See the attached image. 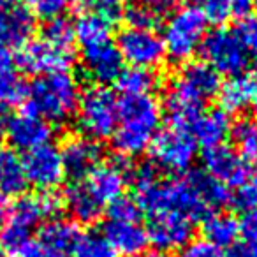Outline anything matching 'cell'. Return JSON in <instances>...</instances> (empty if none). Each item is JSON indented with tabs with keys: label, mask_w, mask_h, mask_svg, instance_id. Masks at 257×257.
<instances>
[{
	"label": "cell",
	"mask_w": 257,
	"mask_h": 257,
	"mask_svg": "<svg viewBox=\"0 0 257 257\" xmlns=\"http://www.w3.org/2000/svg\"><path fill=\"white\" fill-rule=\"evenodd\" d=\"M74 6V0H25V9L34 18L50 20L60 18L69 8Z\"/></svg>",
	"instance_id": "34"
},
{
	"label": "cell",
	"mask_w": 257,
	"mask_h": 257,
	"mask_svg": "<svg viewBox=\"0 0 257 257\" xmlns=\"http://www.w3.org/2000/svg\"><path fill=\"white\" fill-rule=\"evenodd\" d=\"M201 53L211 69H215L218 74L231 76V78L245 74L246 67L250 65V58L236 30L225 29V27L206 34L201 44Z\"/></svg>",
	"instance_id": "8"
},
{
	"label": "cell",
	"mask_w": 257,
	"mask_h": 257,
	"mask_svg": "<svg viewBox=\"0 0 257 257\" xmlns=\"http://www.w3.org/2000/svg\"><path fill=\"white\" fill-rule=\"evenodd\" d=\"M236 34H238L250 62L257 64V18L241 20L239 27L236 29Z\"/></svg>",
	"instance_id": "35"
},
{
	"label": "cell",
	"mask_w": 257,
	"mask_h": 257,
	"mask_svg": "<svg viewBox=\"0 0 257 257\" xmlns=\"http://www.w3.org/2000/svg\"><path fill=\"white\" fill-rule=\"evenodd\" d=\"M204 239L215 245L217 248H229L238 239V220L232 215L213 211L203 218Z\"/></svg>",
	"instance_id": "27"
},
{
	"label": "cell",
	"mask_w": 257,
	"mask_h": 257,
	"mask_svg": "<svg viewBox=\"0 0 257 257\" xmlns=\"http://www.w3.org/2000/svg\"><path fill=\"white\" fill-rule=\"evenodd\" d=\"M88 194L106 210L109 204L123 197L127 189V173L120 164H99L81 178Z\"/></svg>",
	"instance_id": "15"
},
{
	"label": "cell",
	"mask_w": 257,
	"mask_h": 257,
	"mask_svg": "<svg viewBox=\"0 0 257 257\" xmlns=\"http://www.w3.org/2000/svg\"><path fill=\"white\" fill-rule=\"evenodd\" d=\"M64 204L71 217L81 224H93L104 215V208L85 189L81 180H76L64 192Z\"/></svg>",
	"instance_id": "23"
},
{
	"label": "cell",
	"mask_w": 257,
	"mask_h": 257,
	"mask_svg": "<svg viewBox=\"0 0 257 257\" xmlns=\"http://www.w3.org/2000/svg\"><path fill=\"white\" fill-rule=\"evenodd\" d=\"M204 171L225 187H239L245 183L246 164L245 159L227 145L204 150Z\"/></svg>",
	"instance_id": "17"
},
{
	"label": "cell",
	"mask_w": 257,
	"mask_h": 257,
	"mask_svg": "<svg viewBox=\"0 0 257 257\" xmlns=\"http://www.w3.org/2000/svg\"><path fill=\"white\" fill-rule=\"evenodd\" d=\"M231 201H234L236 208L245 213L250 210H257V189L252 183H241L236 187L234 196H231Z\"/></svg>",
	"instance_id": "38"
},
{
	"label": "cell",
	"mask_w": 257,
	"mask_h": 257,
	"mask_svg": "<svg viewBox=\"0 0 257 257\" xmlns=\"http://www.w3.org/2000/svg\"><path fill=\"white\" fill-rule=\"evenodd\" d=\"M76 120L83 136L93 141L109 140L118 125V97L107 86H90L79 97Z\"/></svg>",
	"instance_id": "5"
},
{
	"label": "cell",
	"mask_w": 257,
	"mask_h": 257,
	"mask_svg": "<svg viewBox=\"0 0 257 257\" xmlns=\"http://www.w3.org/2000/svg\"><path fill=\"white\" fill-rule=\"evenodd\" d=\"M27 183L41 192H51L65 178L60 150L53 143H44L22 157Z\"/></svg>",
	"instance_id": "10"
},
{
	"label": "cell",
	"mask_w": 257,
	"mask_h": 257,
	"mask_svg": "<svg viewBox=\"0 0 257 257\" xmlns=\"http://www.w3.org/2000/svg\"><path fill=\"white\" fill-rule=\"evenodd\" d=\"M178 257H224V253L206 239H190L180 248Z\"/></svg>",
	"instance_id": "37"
},
{
	"label": "cell",
	"mask_w": 257,
	"mask_h": 257,
	"mask_svg": "<svg viewBox=\"0 0 257 257\" xmlns=\"http://www.w3.org/2000/svg\"><path fill=\"white\" fill-rule=\"evenodd\" d=\"M116 48L123 62L133 67L152 69L164 62L166 50L162 37L154 29H138V27H125L116 39Z\"/></svg>",
	"instance_id": "9"
},
{
	"label": "cell",
	"mask_w": 257,
	"mask_h": 257,
	"mask_svg": "<svg viewBox=\"0 0 257 257\" xmlns=\"http://www.w3.org/2000/svg\"><path fill=\"white\" fill-rule=\"evenodd\" d=\"M231 136L236 145V152L245 161L257 159V123L252 120H241L231 127Z\"/></svg>",
	"instance_id": "32"
},
{
	"label": "cell",
	"mask_w": 257,
	"mask_h": 257,
	"mask_svg": "<svg viewBox=\"0 0 257 257\" xmlns=\"http://www.w3.org/2000/svg\"><path fill=\"white\" fill-rule=\"evenodd\" d=\"M34 32L36 18L25 8L0 2V46L22 50L32 41Z\"/></svg>",
	"instance_id": "18"
},
{
	"label": "cell",
	"mask_w": 257,
	"mask_h": 257,
	"mask_svg": "<svg viewBox=\"0 0 257 257\" xmlns=\"http://www.w3.org/2000/svg\"><path fill=\"white\" fill-rule=\"evenodd\" d=\"M238 234L241 236L243 243L257 246V210L245 211L238 220Z\"/></svg>",
	"instance_id": "39"
},
{
	"label": "cell",
	"mask_w": 257,
	"mask_h": 257,
	"mask_svg": "<svg viewBox=\"0 0 257 257\" xmlns=\"http://www.w3.org/2000/svg\"><path fill=\"white\" fill-rule=\"evenodd\" d=\"M69 257H118V253L102 231L88 229L78 234Z\"/></svg>",
	"instance_id": "29"
},
{
	"label": "cell",
	"mask_w": 257,
	"mask_h": 257,
	"mask_svg": "<svg viewBox=\"0 0 257 257\" xmlns=\"http://www.w3.org/2000/svg\"><path fill=\"white\" fill-rule=\"evenodd\" d=\"M143 257H169L168 252H161V250H155V252H148Z\"/></svg>",
	"instance_id": "43"
},
{
	"label": "cell",
	"mask_w": 257,
	"mask_h": 257,
	"mask_svg": "<svg viewBox=\"0 0 257 257\" xmlns=\"http://www.w3.org/2000/svg\"><path fill=\"white\" fill-rule=\"evenodd\" d=\"M116 83L123 95H152L159 85V78L152 69L131 67L121 71Z\"/></svg>",
	"instance_id": "30"
},
{
	"label": "cell",
	"mask_w": 257,
	"mask_h": 257,
	"mask_svg": "<svg viewBox=\"0 0 257 257\" xmlns=\"http://www.w3.org/2000/svg\"><path fill=\"white\" fill-rule=\"evenodd\" d=\"M220 74L206 62H190L183 65L176 78L169 83L164 107L169 123L190 128L203 107L220 90Z\"/></svg>",
	"instance_id": "1"
},
{
	"label": "cell",
	"mask_w": 257,
	"mask_h": 257,
	"mask_svg": "<svg viewBox=\"0 0 257 257\" xmlns=\"http://www.w3.org/2000/svg\"><path fill=\"white\" fill-rule=\"evenodd\" d=\"M18 255L20 257H69L67 253L53 248V246L44 243L43 239H39V238L30 239V241L23 246Z\"/></svg>",
	"instance_id": "40"
},
{
	"label": "cell",
	"mask_w": 257,
	"mask_h": 257,
	"mask_svg": "<svg viewBox=\"0 0 257 257\" xmlns=\"http://www.w3.org/2000/svg\"><path fill=\"white\" fill-rule=\"evenodd\" d=\"M197 9L204 20L215 25H224L229 20L250 18L253 0H196Z\"/></svg>",
	"instance_id": "25"
},
{
	"label": "cell",
	"mask_w": 257,
	"mask_h": 257,
	"mask_svg": "<svg viewBox=\"0 0 257 257\" xmlns=\"http://www.w3.org/2000/svg\"><path fill=\"white\" fill-rule=\"evenodd\" d=\"M4 113H8V109H4V107H0V125L4 123V120H6V114Z\"/></svg>",
	"instance_id": "46"
},
{
	"label": "cell",
	"mask_w": 257,
	"mask_h": 257,
	"mask_svg": "<svg viewBox=\"0 0 257 257\" xmlns=\"http://www.w3.org/2000/svg\"><path fill=\"white\" fill-rule=\"evenodd\" d=\"M138 4L155 20L168 18L183 6V0H138Z\"/></svg>",
	"instance_id": "36"
},
{
	"label": "cell",
	"mask_w": 257,
	"mask_h": 257,
	"mask_svg": "<svg viewBox=\"0 0 257 257\" xmlns=\"http://www.w3.org/2000/svg\"><path fill=\"white\" fill-rule=\"evenodd\" d=\"M27 90L29 86L20 76V69L11 50L0 46V107L9 109L25 102Z\"/></svg>",
	"instance_id": "21"
},
{
	"label": "cell",
	"mask_w": 257,
	"mask_h": 257,
	"mask_svg": "<svg viewBox=\"0 0 257 257\" xmlns=\"http://www.w3.org/2000/svg\"><path fill=\"white\" fill-rule=\"evenodd\" d=\"M224 257H257V246L246 245V243H234L229 246L227 253Z\"/></svg>",
	"instance_id": "41"
},
{
	"label": "cell",
	"mask_w": 257,
	"mask_h": 257,
	"mask_svg": "<svg viewBox=\"0 0 257 257\" xmlns=\"http://www.w3.org/2000/svg\"><path fill=\"white\" fill-rule=\"evenodd\" d=\"M78 234L79 231L74 222L67 220V218H50L41 229L39 239L69 255Z\"/></svg>",
	"instance_id": "28"
},
{
	"label": "cell",
	"mask_w": 257,
	"mask_h": 257,
	"mask_svg": "<svg viewBox=\"0 0 257 257\" xmlns=\"http://www.w3.org/2000/svg\"><path fill=\"white\" fill-rule=\"evenodd\" d=\"M60 208V199L51 192H37L22 196L13 204L9 220L23 225L29 231H34L37 225L53 218Z\"/></svg>",
	"instance_id": "19"
},
{
	"label": "cell",
	"mask_w": 257,
	"mask_h": 257,
	"mask_svg": "<svg viewBox=\"0 0 257 257\" xmlns=\"http://www.w3.org/2000/svg\"><path fill=\"white\" fill-rule=\"evenodd\" d=\"M104 234L116 253L123 257L140 255L150 243L147 227L140 220V208L134 199H127L125 196L107 206Z\"/></svg>",
	"instance_id": "6"
},
{
	"label": "cell",
	"mask_w": 257,
	"mask_h": 257,
	"mask_svg": "<svg viewBox=\"0 0 257 257\" xmlns=\"http://www.w3.org/2000/svg\"><path fill=\"white\" fill-rule=\"evenodd\" d=\"M83 72L95 85H109L120 78L123 71V58L113 41L83 48L81 53Z\"/></svg>",
	"instance_id": "14"
},
{
	"label": "cell",
	"mask_w": 257,
	"mask_h": 257,
	"mask_svg": "<svg viewBox=\"0 0 257 257\" xmlns=\"http://www.w3.org/2000/svg\"><path fill=\"white\" fill-rule=\"evenodd\" d=\"M0 2H4V4H15V0H0Z\"/></svg>",
	"instance_id": "47"
},
{
	"label": "cell",
	"mask_w": 257,
	"mask_h": 257,
	"mask_svg": "<svg viewBox=\"0 0 257 257\" xmlns=\"http://www.w3.org/2000/svg\"><path fill=\"white\" fill-rule=\"evenodd\" d=\"M257 88L255 78L250 74H238L232 76L229 81L220 85L218 90V100H220V109L225 113H241L252 104L253 93Z\"/></svg>",
	"instance_id": "22"
},
{
	"label": "cell",
	"mask_w": 257,
	"mask_h": 257,
	"mask_svg": "<svg viewBox=\"0 0 257 257\" xmlns=\"http://www.w3.org/2000/svg\"><path fill=\"white\" fill-rule=\"evenodd\" d=\"M252 185L257 189V159L253 161V169H252Z\"/></svg>",
	"instance_id": "44"
},
{
	"label": "cell",
	"mask_w": 257,
	"mask_h": 257,
	"mask_svg": "<svg viewBox=\"0 0 257 257\" xmlns=\"http://www.w3.org/2000/svg\"><path fill=\"white\" fill-rule=\"evenodd\" d=\"M4 255V250H2V246H0V257Z\"/></svg>",
	"instance_id": "48"
},
{
	"label": "cell",
	"mask_w": 257,
	"mask_h": 257,
	"mask_svg": "<svg viewBox=\"0 0 257 257\" xmlns=\"http://www.w3.org/2000/svg\"><path fill=\"white\" fill-rule=\"evenodd\" d=\"M41 39L48 41L50 44L57 46L58 50L74 53V44H76L74 25L67 18H64V16L46 22Z\"/></svg>",
	"instance_id": "31"
},
{
	"label": "cell",
	"mask_w": 257,
	"mask_h": 257,
	"mask_svg": "<svg viewBox=\"0 0 257 257\" xmlns=\"http://www.w3.org/2000/svg\"><path fill=\"white\" fill-rule=\"evenodd\" d=\"M60 150L64 162L65 176L81 180L92 169L102 164V148L99 141H93L86 136H72L64 141Z\"/></svg>",
	"instance_id": "16"
},
{
	"label": "cell",
	"mask_w": 257,
	"mask_h": 257,
	"mask_svg": "<svg viewBox=\"0 0 257 257\" xmlns=\"http://www.w3.org/2000/svg\"><path fill=\"white\" fill-rule=\"evenodd\" d=\"M196 222L176 211H164L147 217L148 241L161 252L180 250L192 239Z\"/></svg>",
	"instance_id": "11"
},
{
	"label": "cell",
	"mask_w": 257,
	"mask_h": 257,
	"mask_svg": "<svg viewBox=\"0 0 257 257\" xmlns=\"http://www.w3.org/2000/svg\"><path fill=\"white\" fill-rule=\"evenodd\" d=\"M197 141L190 128L169 123L159 131L150 145V155L155 169L173 175H183L192 168L197 155Z\"/></svg>",
	"instance_id": "7"
},
{
	"label": "cell",
	"mask_w": 257,
	"mask_h": 257,
	"mask_svg": "<svg viewBox=\"0 0 257 257\" xmlns=\"http://www.w3.org/2000/svg\"><path fill=\"white\" fill-rule=\"evenodd\" d=\"M79 16L74 23V36L76 41L81 44V48L93 46L111 41V32H113V23L109 20L102 18L92 9L78 8Z\"/></svg>",
	"instance_id": "24"
},
{
	"label": "cell",
	"mask_w": 257,
	"mask_h": 257,
	"mask_svg": "<svg viewBox=\"0 0 257 257\" xmlns=\"http://www.w3.org/2000/svg\"><path fill=\"white\" fill-rule=\"evenodd\" d=\"M162 120V109L154 95H123L118 99V125L113 148L120 157H138L150 148Z\"/></svg>",
	"instance_id": "2"
},
{
	"label": "cell",
	"mask_w": 257,
	"mask_h": 257,
	"mask_svg": "<svg viewBox=\"0 0 257 257\" xmlns=\"http://www.w3.org/2000/svg\"><path fill=\"white\" fill-rule=\"evenodd\" d=\"M72 62H74V53L58 50L57 46L44 39L27 43L22 50H18V57H16L18 69L36 76L67 71Z\"/></svg>",
	"instance_id": "13"
},
{
	"label": "cell",
	"mask_w": 257,
	"mask_h": 257,
	"mask_svg": "<svg viewBox=\"0 0 257 257\" xmlns=\"http://www.w3.org/2000/svg\"><path fill=\"white\" fill-rule=\"evenodd\" d=\"M252 111H253V116L257 118V88H255V93H253V99H252Z\"/></svg>",
	"instance_id": "45"
},
{
	"label": "cell",
	"mask_w": 257,
	"mask_h": 257,
	"mask_svg": "<svg viewBox=\"0 0 257 257\" xmlns=\"http://www.w3.org/2000/svg\"><path fill=\"white\" fill-rule=\"evenodd\" d=\"M4 133L9 143L8 147L16 152H29L44 143H50L53 128L44 118L30 111L29 107H23L20 113L6 116Z\"/></svg>",
	"instance_id": "12"
},
{
	"label": "cell",
	"mask_w": 257,
	"mask_h": 257,
	"mask_svg": "<svg viewBox=\"0 0 257 257\" xmlns=\"http://www.w3.org/2000/svg\"><path fill=\"white\" fill-rule=\"evenodd\" d=\"M79 97V83L69 71L37 76L27 90V106L48 123H65L76 114Z\"/></svg>",
	"instance_id": "3"
},
{
	"label": "cell",
	"mask_w": 257,
	"mask_h": 257,
	"mask_svg": "<svg viewBox=\"0 0 257 257\" xmlns=\"http://www.w3.org/2000/svg\"><path fill=\"white\" fill-rule=\"evenodd\" d=\"M27 185L29 183L18 152L8 145H0V192L11 197L22 194Z\"/></svg>",
	"instance_id": "26"
},
{
	"label": "cell",
	"mask_w": 257,
	"mask_h": 257,
	"mask_svg": "<svg viewBox=\"0 0 257 257\" xmlns=\"http://www.w3.org/2000/svg\"><path fill=\"white\" fill-rule=\"evenodd\" d=\"M11 210H13L11 197L0 192V227L9 220V217H11Z\"/></svg>",
	"instance_id": "42"
},
{
	"label": "cell",
	"mask_w": 257,
	"mask_h": 257,
	"mask_svg": "<svg viewBox=\"0 0 257 257\" xmlns=\"http://www.w3.org/2000/svg\"><path fill=\"white\" fill-rule=\"evenodd\" d=\"M231 120L229 114L222 109H211L201 113L190 125V133L197 145L204 147V150L225 145V140L231 134Z\"/></svg>",
	"instance_id": "20"
},
{
	"label": "cell",
	"mask_w": 257,
	"mask_h": 257,
	"mask_svg": "<svg viewBox=\"0 0 257 257\" xmlns=\"http://www.w3.org/2000/svg\"><path fill=\"white\" fill-rule=\"evenodd\" d=\"M30 239H32V231L13 220H8L0 227V246L6 252L20 253Z\"/></svg>",
	"instance_id": "33"
},
{
	"label": "cell",
	"mask_w": 257,
	"mask_h": 257,
	"mask_svg": "<svg viewBox=\"0 0 257 257\" xmlns=\"http://www.w3.org/2000/svg\"><path fill=\"white\" fill-rule=\"evenodd\" d=\"M208 22L196 6H182L166 20L162 30L164 50L171 60L187 62L201 50L208 34Z\"/></svg>",
	"instance_id": "4"
}]
</instances>
